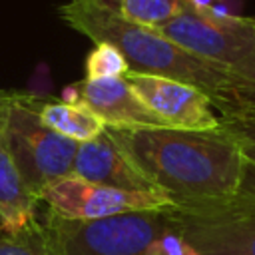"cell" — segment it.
Returning a JSON list of instances; mask_svg holds the SVG:
<instances>
[{
  "label": "cell",
  "instance_id": "15",
  "mask_svg": "<svg viewBox=\"0 0 255 255\" xmlns=\"http://www.w3.org/2000/svg\"><path fill=\"white\" fill-rule=\"evenodd\" d=\"M102 2L118 10L124 18L147 28H157L191 6L189 0H102Z\"/></svg>",
  "mask_w": 255,
  "mask_h": 255
},
{
  "label": "cell",
  "instance_id": "4",
  "mask_svg": "<svg viewBox=\"0 0 255 255\" xmlns=\"http://www.w3.org/2000/svg\"><path fill=\"white\" fill-rule=\"evenodd\" d=\"M153 30L195 58L229 70L255 58V18L241 14L221 16L191 4Z\"/></svg>",
  "mask_w": 255,
  "mask_h": 255
},
{
  "label": "cell",
  "instance_id": "18",
  "mask_svg": "<svg viewBox=\"0 0 255 255\" xmlns=\"http://www.w3.org/2000/svg\"><path fill=\"white\" fill-rule=\"evenodd\" d=\"M221 126L227 128L237 139L241 141L243 155L249 159H255V122H223Z\"/></svg>",
  "mask_w": 255,
  "mask_h": 255
},
{
  "label": "cell",
  "instance_id": "19",
  "mask_svg": "<svg viewBox=\"0 0 255 255\" xmlns=\"http://www.w3.org/2000/svg\"><path fill=\"white\" fill-rule=\"evenodd\" d=\"M237 193H241V195H253L255 197V159L245 157L241 185H239V191Z\"/></svg>",
  "mask_w": 255,
  "mask_h": 255
},
{
  "label": "cell",
  "instance_id": "14",
  "mask_svg": "<svg viewBox=\"0 0 255 255\" xmlns=\"http://www.w3.org/2000/svg\"><path fill=\"white\" fill-rule=\"evenodd\" d=\"M0 255H64V251L50 225L36 217L20 231L0 229Z\"/></svg>",
  "mask_w": 255,
  "mask_h": 255
},
{
  "label": "cell",
  "instance_id": "5",
  "mask_svg": "<svg viewBox=\"0 0 255 255\" xmlns=\"http://www.w3.org/2000/svg\"><path fill=\"white\" fill-rule=\"evenodd\" d=\"M64 255H151L155 237L167 225L165 211H135L96 221H72L46 213Z\"/></svg>",
  "mask_w": 255,
  "mask_h": 255
},
{
  "label": "cell",
  "instance_id": "6",
  "mask_svg": "<svg viewBox=\"0 0 255 255\" xmlns=\"http://www.w3.org/2000/svg\"><path fill=\"white\" fill-rule=\"evenodd\" d=\"M165 215L201 255H255V201L239 193L215 203H175Z\"/></svg>",
  "mask_w": 255,
  "mask_h": 255
},
{
  "label": "cell",
  "instance_id": "9",
  "mask_svg": "<svg viewBox=\"0 0 255 255\" xmlns=\"http://www.w3.org/2000/svg\"><path fill=\"white\" fill-rule=\"evenodd\" d=\"M72 175L124 191L161 193L135 167V163L116 145V141L106 131L100 137L78 145L72 165Z\"/></svg>",
  "mask_w": 255,
  "mask_h": 255
},
{
  "label": "cell",
  "instance_id": "2",
  "mask_svg": "<svg viewBox=\"0 0 255 255\" xmlns=\"http://www.w3.org/2000/svg\"><path fill=\"white\" fill-rule=\"evenodd\" d=\"M60 18L76 32L94 42L116 46L128 60L131 72L155 74L197 86L213 100L229 68L215 66L195 58L183 48L163 38L157 30L124 18L102 0H66L60 6Z\"/></svg>",
  "mask_w": 255,
  "mask_h": 255
},
{
  "label": "cell",
  "instance_id": "8",
  "mask_svg": "<svg viewBox=\"0 0 255 255\" xmlns=\"http://www.w3.org/2000/svg\"><path fill=\"white\" fill-rule=\"evenodd\" d=\"M124 80L133 94L167 126L179 129H219L221 118L209 94L181 80L128 72Z\"/></svg>",
  "mask_w": 255,
  "mask_h": 255
},
{
  "label": "cell",
  "instance_id": "13",
  "mask_svg": "<svg viewBox=\"0 0 255 255\" xmlns=\"http://www.w3.org/2000/svg\"><path fill=\"white\" fill-rule=\"evenodd\" d=\"M211 102L223 122H255V58L227 70L225 82Z\"/></svg>",
  "mask_w": 255,
  "mask_h": 255
},
{
  "label": "cell",
  "instance_id": "12",
  "mask_svg": "<svg viewBox=\"0 0 255 255\" xmlns=\"http://www.w3.org/2000/svg\"><path fill=\"white\" fill-rule=\"evenodd\" d=\"M38 114L50 129L78 143L92 141L106 131V124L84 104L38 100Z\"/></svg>",
  "mask_w": 255,
  "mask_h": 255
},
{
  "label": "cell",
  "instance_id": "10",
  "mask_svg": "<svg viewBox=\"0 0 255 255\" xmlns=\"http://www.w3.org/2000/svg\"><path fill=\"white\" fill-rule=\"evenodd\" d=\"M80 104L90 108L106 126L167 128L129 88L124 78L80 82Z\"/></svg>",
  "mask_w": 255,
  "mask_h": 255
},
{
  "label": "cell",
  "instance_id": "17",
  "mask_svg": "<svg viewBox=\"0 0 255 255\" xmlns=\"http://www.w3.org/2000/svg\"><path fill=\"white\" fill-rule=\"evenodd\" d=\"M151 255H201V253L195 247H191V243L167 219V225L151 245Z\"/></svg>",
  "mask_w": 255,
  "mask_h": 255
},
{
  "label": "cell",
  "instance_id": "20",
  "mask_svg": "<svg viewBox=\"0 0 255 255\" xmlns=\"http://www.w3.org/2000/svg\"><path fill=\"white\" fill-rule=\"evenodd\" d=\"M189 2H191L195 8H211L217 0H189Z\"/></svg>",
  "mask_w": 255,
  "mask_h": 255
},
{
  "label": "cell",
  "instance_id": "1",
  "mask_svg": "<svg viewBox=\"0 0 255 255\" xmlns=\"http://www.w3.org/2000/svg\"><path fill=\"white\" fill-rule=\"evenodd\" d=\"M106 133L135 167L175 203H215L237 195L245 155L227 128H126Z\"/></svg>",
  "mask_w": 255,
  "mask_h": 255
},
{
  "label": "cell",
  "instance_id": "3",
  "mask_svg": "<svg viewBox=\"0 0 255 255\" xmlns=\"http://www.w3.org/2000/svg\"><path fill=\"white\" fill-rule=\"evenodd\" d=\"M0 137L38 199L50 183L72 175L80 143L56 133L42 122L38 98L0 94Z\"/></svg>",
  "mask_w": 255,
  "mask_h": 255
},
{
  "label": "cell",
  "instance_id": "7",
  "mask_svg": "<svg viewBox=\"0 0 255 255\" xmlns=\"http://www.w3.org/2000/svg\"><path fill=\"white\" fill-rule=\"evenodd\" d=\"M40 201L48 205L50 213L72 221H96L135 211H169L175 205L165 193L124 191L76 175H66L50 183L40 193Z\"/></svg>",
  "mask_w": 255,
  "mask_h": 255
},
{
  "label": "cell",
  "instance_id": "11",
  "mask_svg": "<svg viewBox=\"0 0 255 255\" xmlns=\"http://www.w3.org/2000/svg\"><path fill=\"white\" fill-rule=\"evenodd\" d=\"M38 201L0 137V229L14 233L28 227L38 217Z\"/></svg>",
  "mask_w": 255,
  "mask_h": 255
},
{
  "label": "cell",
  "instance_id": "16",
  "mask_svg": "<svg viewBox=\"0 0 255 255\" xmlns=\"http://www.w3.org/2000/svg\"><path fill=\"white\" fill-rule=\"evenodd\" d=\"M129 64L124 54L108 44L96 42L86 58V78L88 80H102V78H124L129 72Z\"/></svg>",
  "mask_w": 255,
  "mask_h": 255
}]
</instances>
